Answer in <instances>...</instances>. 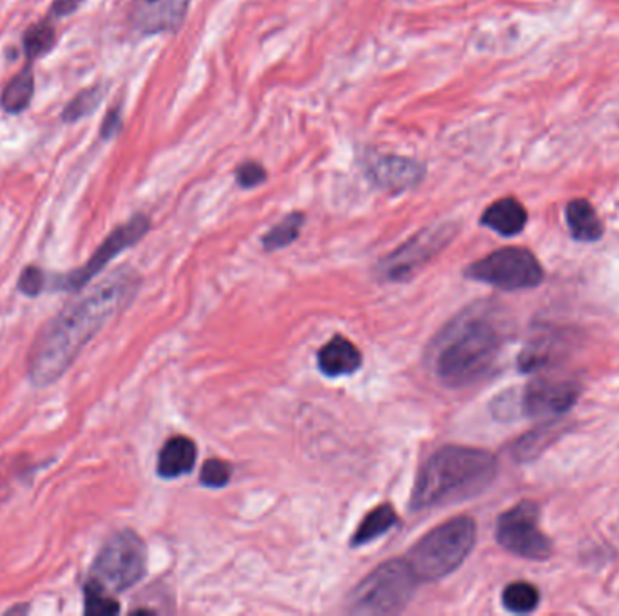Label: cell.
<instances>
[{"mask_svg":"<svg viewBox=\"0 0 619 616\" xmlns=\"http://www.w3.org/2000/svg\"><path fill=\"white\" fill-rule=\"evenodd\" d=\"M304 224V214L301 211H292L288 214L281 222H277L276 227L270 228L263 238V248L266 252H277V249L287 248L299 238L301 228Z\"/></svg>","mask_w":619,"mask_h":616,"instance_id":"603a6c76","label":"cell"},{"mask_svg":"<svg viewBox=\"0 0 619 616\" xmlns=\"http://www.w3.org/2000/svg\"><path fill=\"white\" fill-rule=\"evenodd\" d=\"M146 572V542L136 531L122 530L114 534L98 552L89 582L108 591L109 595H116L138 585Z\"/></svg>","mask_w":619,"mask_h":616,"instance_id":"8992f818","label":"cell"},{"mask_svg":"<svg viewBox=\"0 0 619 616\" xmlns=\"http://www.w3.org/2000/svg\"><path fill=\"white\" fill-rule=\"evenodd\" d=\"M455 235L453 224H437L424 228L417 235L407 239L406 243L391 252L377 266L380 281L406 282L431 262L442 249L451 243Z\"/></svg>","mask_w":619,"mask_h":616,"instance_id":"9c48e42d","label":"cell"},{"mask_svg":"<svg viewBox=\"0 0 619 616\" xmlns=\"http://www.w3.org/2000/svg\"><path fill=\"white\" fill-rule=\"evenodd\" d=\"M526 206L515 197H504V200L494 201L488 210L483 211V227L493 230L502 238H515L518 233L523 232L527 224Z\"/></svg>","mask_w":619,"mask_h":616,"instance_id":"e0dca14e","label":"cell"},{"mask_svg":"<svg viewBox=\"0 0 619 616\" xmlns=\"http://www.w3.org/2000/svg\"><path fill=\"white\" fill-rule=\"evenodd\" d=\"M477 542V525L471 517H455L437 526L412 548L407 563L422 582L444 579L460 568Z\"/></svg>","mask_w":619,"mask_h":616,"instance_id":"277c9868","label":"cell"},{"mask_svg":"<svg viewBox=\"0 0 619 616\" xmlns=\"http://www.w3.org/2000/svg\"><path fill=\"white\" fill-rule=\"evenodd\" d=\"M84 599H86V606H84L86 615H116L119 613V604L114 601V596L109 595L108 591L100 590L89 580L84 588Z\"/></svg>","mask_w":619,"mask_h":616,"instance_id":"d4e9b609","label":"cell"},{"mask_svg":"<svg viewBox=\"0 0 619 616\" xmlns=\"http://www.w3.org/2000/svg\"><path fill=\"white\" fill-rule=\"evenodd\" d=\"M466 277L504 292H520L540 286L545 273L536 255L526 248L509 246L467 266Z\"/></svg>","mask_w":619,"mask_h":616,"instance_id":"52a82bcc","label":"cell"},{"mask_svg":"<svg viewBox=\"0 0 619 616\" xmlns=\"http://www.w3.org/2000/svg\"><path fill=\"white\" fill-rule=\"evenodd\" d=\"M119 129H122V114H119V108H111L105 119H103L100 134H102L103 140H111V138L118 134Z\"/></svg>","mask_w":619,"mask_h":616,"instance_id":"f546056e","label":"cell"},{"mask_svg":"<svg viewBox=\"0 0 619 616\" xmlns=\"http://www.w3.org/2000/svg\"><path fill=\"white\" fill-rule=\"evenodd\" d=\"M396 512L391 504H380L377 509L371 510L363 523L358 525L355 536L352 537V547L358 548L364 544L374 542L380 536H384L396 525Z\"/></svg>","mask_w":619,"mask_h":616,"instance_id":"ffe728a7","label":"cell"},{"mask_svg":"<svg viewBox=\"0 0 619 616\" xmlns=\"http://www.w3.org/2000/svg\"><path fill=\"white\" fill-rule=\"evenodd\" d=\"M565 219H567L570 235L580 243H596L605 233L596 208L586 200L570 201L565 208Z\"/></svg>","mask_w":619,"mask_h":616,"instance_id":"ac0fdd59","label":"cell"},{"mask_svg":"<svg viewBox=\"0 0 619 616\" xmlns=\"http://www.w3.org/2000/svg\"><path fill=\"white\" fill-rule=\"evenodd\" d=\"M505 609L515 615H529L540 606V591L529 582H513L502 593Z\"/></svg>","mask_w":619,"mask_h":616,"instance_id":"7402d4cb","label":"cell"},{"mask_svg":"<svg viewBox=\"0 0 619 616\" xmlns=\"http://www.w3.org/2000/svg\"><path fill=\"white\" fill-rule=\"evenodd\" d=\"M364 170L377 189L390 194H401L415 189L426 174L422 163L375 151L368 152L364 157Z\"/></svg>","mask_w":619,"mask_h":616,"instance_id":"7c38bea8","label":"cell"},{"mask_svg":"<svg viewBox=\"0 0 619 616\" xmlns=\"http://www.w3.org/2000/svg\"><path fill=\"white\" fill-rule=\"evenodd\" d=\"M138 282L135 271L118 270L49 320L27 355L29 382L48 387L62 378L84 347L135 297Z\"/></svg>","mask_w":619,"mask_h":616,"instance_id":"6da1fadb","label":"cell"},{"mask_svg":"<svg viewBox=\"0 0 619 616\" xmlns=\"http://www.w3.org/2000/svg\"><path fill=\"white\" fill-rule=\"evenodd\" d=\"M496 541L516 557L547 561L553 557V541L540 528V506L534 501H520L500 515Z\"/></svg>","mask_w":619,"mask_h":616,"instance_id":"ba28073f","label":"cell"},{"mask_svg":"<svg viewBox=\"0 0 619 616\" xmlns=\"http://www.w3.org/2000/svg\"><path fill=\"white\" fill-rule=\"evenodd\" d=\"M420 580L406 559H391L364 577L348 599L355 615H395L406 609Z\"/></svg>","mask_w":619,"mask_h":616,"instance_id":"5b68a950","label":"cell"},{"mask_svg":"<svg viewBox=\"0 0 619 616\" xmlns=\"http://www.w3.org/2000/svg\"><path fill=\"white\" fill-rule=\"evenodd\" d=\"M190 0H130L129 22L140 35L174 33L184 24Z\"/></svg>","mask_w":619,"mask_h":616,"instance_id":"5bb4252c","label":"cell"},{"mask_svg":"<svg viewBox=\"0 0 619 616\" xmlns=\"http://www.w3.org/2000/svg\"><path fill=\"white\" fill-rule=\"evenodd\" d=\"M561 434H564L561 423L551 422L547 425H542V427L534 428L531 433L523 434L521 438L516 439L515 445L510 447V454L520 463L536 460L538 455L543 454L545 449H548Z\"/></svg>","mask_w":619,"mask_h":616,"instance_id":"d6986e66","label":"cell"},{"mask_svg":"<svg viewBox=\"0 0 619 616\" xmlns=\"http://www.w3.org/2000/svg\"><path fill=\"white\" fill-rule=\"evenodd\" d=\"M232 477V469L227 461L209 460L200 472L201 485L209 488H223Z\"/></svg>","mask_w":619,"mask_h":616,"instance_id":"4316f807","label":"cell"},{"mask_svg":"<svg viewBox=\"0 0 619 616\" xmlns=\"http://www.w3.org/2000/svg\"><path fill=\"white\" fill-rule=\"evenodd\" d=\"M361 365H363V352L344 336L331 338L326 346L320 347L317 355V368L328 378H341L357 373Z\"/></svg>","mask_w":619,"mask_h":616,"instance_id":"9a60e30c","label":"cell"},{"mask_svg":"<svg viewBox=\"0 0 619 616\" xmlns=\"http://www.w3.org/2000/svg\"><path fill=\"white\" fill-rule=\"evenodd\" d=\"M498 474L491 452L447 445L437 450L418 474L412 509L428 510L462 503L485 492Z\"/></svg>","mask_w":619,"mask_h":616,"instance_id":"3957f363","label":"cell"},{"mask_svg":"<svg viewBox=\"0 0 619 616\" xmlns=\"http://www.w3.org/2000/svg\"><path fill=\"white\" fill-rule=\"evenodd\" d=\"M198 458V447L187 436H174L163 445L157 454V476L163 479H178L192 472Z\"/></svg>","mask_w":619,"mask_h":616,"instance_id":"2e32d148","label":"cell"},{"mask_svg":"<svg viewBox=\"0 0 619 616\" xmlns=\"http://www.w3.org/2000/svg\"><path fill=\"white\" fill-rule=\"evenodd\" d=\"M102 97L103 92L100 87H92V89L81 91L80 94L73 98L70 105L64 108L62 118H64V121H78V119L84 118L87 114H91L92 111L98 107V103H100Z\"/></svg>","mask_w":619,"mask_h":616,"instance_id":"484cf974","label":"cell"},{"mask_svg":"<svg viewBox=\"0 0 619 616\" xmlns=\"http://www.w3.org/2000/svg\"><path fill=\"white\" fill-rule=\"evenodd\" d=\"M53 43L54 27L51 26V22L42 21L33 24L24 35V51H26L29 64L38 56L48 53L49 49L53 48Z\"/></svg>","mask_w":619,"mask_h":616,"instance_id":"cb8c5ba5","label":"cell"},{"mask_svg":"<svg viewBox=\"0 0 619 616\" xmlns=\"http://www.w3.org/2000/svg\"><path fill=\"white\" fill-rule=\"evenodd\" d=\"M78 4H80V0H54L51 16L70 15L78 8Z\"/></svg>","mask_w":619,"mask_h":616,"instance_id":"4dcf8cb0","label":"cell"},{"mask_svg":"<svg viewBox=\"0 0 619 616\" xmlns=\"http://www.w3.org/2000/svg\"><path fill=\"white\" fill-rule=\"evenodd\" d=\"M580 395L578 380L538 376L521 390L518 411L529 418L559 416L576 406Z\"/></svg>","mask_w":619,"mask_h":616,"instance_id":"8fae6325","label":"cell"},{"mask_svg":"<svg viewBox=\"0 0 619 616\" xmlns=\"http://www.w3.org/2000/svg\"><path fill=\"white\" fill-rule=\"evenodd\" d=\"M576 344V333L559 328H543L532 335L518 357L521 373H538L564 360Z\"/></svg>","mask_w":619,"mask_h":616,"instance_id":"4fadbf2b","label":"cell"},{"mask_svg":"<svg viewBox=\"0 0 619 616\" xmlns=\"http://www.w3.org/2000/svg\"><path fill=\"white\" fill-rule=\"evenodd\" d=\"M236 181L241 189H255L266 181V170L257 162H244L236 170Z\"/></svg>","mask_w":619,"mask_h":616,"instance_id":"83f0119b","label":"cell"},{"mask_svg":"<svg viewBox=\"0 0 619 616\" xmlns=\"http://www.w3.org/2000/svg\"><path fill=\"white\" fill-rule=\"evenodd\" d=\"M46 286H48V281H46L43 271L38 270L35 266L24 268L21 277H18V292L24 293L27 297H38Z\"/></svg>","mask_w":619,"mask_h":616,"instance_id":"f1b7e54d","label":"cell"},{"mask_svg":"<svg viewBox=\"0 0 619 616\" xmlns=\"http://www.w3.org/2000/svg\"><path fill=\"white\" fill-rule=\"evenodd\" d=\"M507 341V328L491 303L472 304L440 331L429 347V369L440 384L460 389L491 373Z\"/></svg>","mask_w":619,"mask_h":616,"instance_id":"7a4b0ae2","label":"cell"},{"mask_svg":"<svg viewBox=\"0 0 619 616\" xmlns=\"http://www.w3.org/2000/svg\"><path fill=\"white\" fill-rule=\"evenodd\" d=\"M149 228H151L149 217L143 216V214L132 217L130 221L109 233L105 241L98 246L97 252L92 254L91 259L87 260L86 265L73 273H67V275L54 277L51 281V290L78 292L81 287H86L94 277L100 275V271L105 270V266L111 260L116 259L122 252L129 249L130 246H135L149 232Z\"/></svg>","mask_w":619,"mask_h":616,"instance_id":"30bf717a","label":"cell"},{"mask_svg":"<svg viewBox=\"0 0 619 616\" xmlns=\"http://www.w3.org/2000/svg\"><path fill=\"white\" fill-rule=\"evenodd\" d=\"M35 92V76H33L31 65H26L18 75L10 80L0 94V105L5 113L21 114L26 111L31 102Z\"/></svg>","mask_w":619,"mask_h":616,"instance_id":"44dd1931","label":"cell"}]
</instances>
